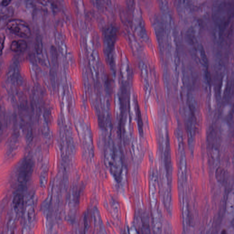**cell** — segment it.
<instances>
[{
  "mask_svg": "<svg viewBox=\"0 0 234 234\" xmlns=\"http://www.w3.org/2000/svg\"><path fill=\"white\" fill-rule=\"evenodd\" d=\"M6 26L10 31L20 37L29 38L31 36V29L29 25L22 19H11Z\"/></svg>",
  "mask_w": 234,
  "mask_h": 234,
  "instance_id": "6da1fadb",
  "label": "cell"
},
{
  "mask_svg": "<svg viewBox=\"0 0 234 234\" xmlns=\"http://www.w3.org/2000/svg\"><path fill=\"white\" fill-rule=\"evenodd\" d=\"M10 47L13 52H24L28 48V43L24 39L14 40L11 41Z\"/></svg>",
  "mask_w": 234,
  "mask_h": 234,
  "instance_id": "7a4b0ae2",
  "label": "cell"
},
{
  "mask_svg": "<svg viewBox=\"0 0 234 234\" xmlns=\"http://www.w3.org/2000/svg\"><path fill=\"white\" fill-rule=\"evenodd\" d=\"M234 201L233 193H230L228 197L226 206V214L227 216L230 218L232 219L234 217Z\"/></svg>",
  "mask_w": 234,
  "mask_h": 234,
  "instance_id": "3957f363",
  "label": "cell"
},
{
  "mask_svg": "<svg viewBox=\"0 0 234 234\" xmlns=\"http://www.w3.org/2000/svg\"><path fill=\"white\" fill-rule=\"evenodd\" d=\"M24 197L22 194L17 193L14 196L13 199V205L16 209H20L24 205Z\"/></svg>",
  "mask_w": 234,
  "mask_h": 234,
  "instance_id": "277c9868",
  "label": "cell"
},
{
  "mask_svg": "<svg viewBox=\"0 0 234 234\" xmlns=\"http://www.w3.org/2000/svg\"><path fill=\"white\" fill-rule=\"evenodd\" d=\"M150 196L152 206L154 207L156 204V195L154 187L153 185H151V187Z\"/></svg>",
  "mask_w": 234,
  "mask_h": 234,
  "instance_id": "5b68a950",
  "label": "cell"
},
{
  "mask_svg": "<svg viewBox=\"0 0 234 234\" xmlns=\"http://www.w3.org/2000/svg\"><path fill=\"white\" fill-rule=\"evenodd\" d=\"M6 40V36L4 34H0V56H2L4 48L5 42Z\"/></svg>",
  "mask_w": 234,
  "mask_h": 234,
  "instance_id": "8992f818",
  "label": "cell"
},
{
  "mask_svg": "<svg viewBox=\"0 0 234 234\" xmlns=\"http://www.w3.org/2000/svg\"><path fill=\"white\" fill-rule=\"evenodd\" d=\"M154 217L155 230H156V231L157 232L159 233L160 231V228H161L160 221L159 217H158V215L156 213L155 214Z\"/></svg>",
  "mask_w": 234,
  "mask_h": 234,
  "instance_id": "52a82bcc",
  "label": "cell"
},
{
  "mask_svg": "<svg viewBox=\"0 0 234 234\" xmlns=\"http://www.w3.org/2000/svg\"><path fill=\"white\" fill-rule=\"evenodd\" d=\"M11 2V1H7H7H3L1 2V4H2V6L6 7Z\"/></svg>",
  "mask_w": 234,
  "mask_h": 234,
  "instance_id": "ba28073f",
  "label": "cell"
},
{
  "mask_svg": "<svg viewBox=\"0 0 234 234\" xmlns=\"http://www.w3.org/2000/svg\"><path fill=\"white\" fill-rule=\"evenodd\" d=\"M88 44L89 48H90V50H91L92 49V44L90 38H89V37H88Z\"/></svg>",
  "mask_w": 234,
  "mask_h": 234,
  "instance_id": "9c48e42d",
  "label": "cell"
}]
</instances>
